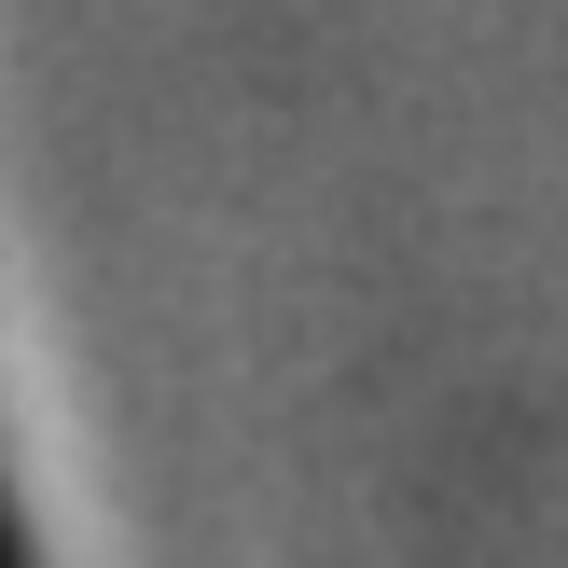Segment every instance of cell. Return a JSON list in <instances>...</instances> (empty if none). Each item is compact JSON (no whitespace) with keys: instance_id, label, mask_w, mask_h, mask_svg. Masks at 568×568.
I'll list each match as a JSON object with an SVG mask.
<instances>
[{"instance_id":"1","label":"cell","mask_w":568,"mask_h":568,"mask_svg":"<svg viewBox=\"0 0 568 568\" xmlns=\"http://www.w3.org/2000/svg\"><path fill=\"white\" fill-rule=\"evenodd\" d=\"M0 568H28V527H14V499H0Z\"/></svg>"}]
</instances>
